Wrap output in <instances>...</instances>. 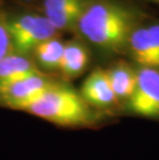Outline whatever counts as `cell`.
I'll return each instance as SVG.
<instances>
[{"instance_id": "6da1fadb", "label": "cell", "mask_w": 159, "mask_h": 160, "mask_svg": "<svg viewBox=\"0 0 159 160\" xmlns=\"http://www.w3.org/2000/svg\"><path fill=\"white\" fill-rule=\"evenodd\" d=\"M135 18L128 9L111 2H97L86 6L77 23L88 42L109 51L127 47L133 31Z\"/></svg>"}, {"instance_id": "7a4b0ae2", "label": "cell", "mask_w": 159, "mask_h": 160, "mask_svg": "<svg viewBox=\"0 0 159 160\" xmlns=\"http://www.w3.org/2000/svg\"><path fill=\"white\" fill-rule=\"evenodd\" d=\"M25 112L62 126H85L94 119L82 95L68 86L54 83Z\"/></svg>"}, {"instance_id": "3957f363", "label": "cell", "mask_w": 159, "mask_h": 160, "mask_svg": "<svg viewBox=\"0 0 159 160\" xmlns=\"http://www.w3.org/2000/svg\"><path fill=\"white\" fill-rule=\"evenodd\" d=\"M12 45L21 54L34 51L40 43L54 38L57 30L45 16L25 15L7 26Z\"/></svg>"}, {"instance_id": "277c9868", "label": "cell", "mask_w": 159, "mask_h": 160, "mask_svg": "<svg viewBox=\"0 0 159 160\" xmlns=\"http://www.w3.org/2000/svg\"><path fill=\"white\" fill-rule=\"evenodd\" d=\"M127 108L142 117L159 119V70L140 67L137 70V84L127 100Z\"/></svg>"}, {"instance_id": "5b68a950", "label": "cell", "mask_w": 159, "mask_h": 160, "mask_svg": "<svg viewBox=\"0 0 159 160\" xmlns=\"http://www.w3.org/2000/svg\"><path fill=\"white\" fill-rule=\"evenodd\" d=\"M127 48L141 67L159 70V23L135 27Z\"/></svg>"}, {"instance_id": "8992f818", "label": "cell", "mask_w": 159, "mask_h": 160, "mask_svg": "<svg viewBox=\"0 0 159 160\" xmlns=\"http://www.w3.org/2000/svg\"><path fill=\"white\" fill-rule=\"evenodd\" d=\"M52 85L42 73L35 74L0 90V100L12 108L25 111Z\"/></svg>"}, {"instance_id": "52a82bcc", "label": "cell", "mask_w": 159, "mask_h": 160, "mask_svg": "<svg viewBox=\"0 0 159 160\" xmlns=\"http://www.w3.org/2000/svg\"><path fill=\"white\" fill-rule=\"evenodd\" d=\"M81 95L88 104L97 108H107L118 101L111 87L107 71L96 69L84 81Z\"/></svg>"}, {"instance_id": "ba28073f", "label": "cell", "mask_w": 159, "mask_h": 160, "mask_svg": "<svg viewBox=\"0 0 159 160\" xmlns=\"http://www.w3.org/2000/svg\"><path fill=\"white\" fill-rule=\"evenodd\" d=\"M45 17L56 30L77 24L86 5L84 0H45Z\"/></svg>"}, {"instance_id": "9c48e42d", "label": "cell", "mask_w": 159, "mask_h": 160, "mask_svg": "<svg viewBox=\"0 0 159 160\" xmlns=\"http://www.w3.org/2000/svg\"><path fill=\"white\" fill-rule=\"evenodd\" d=\"M39 73L36 67L24 56L9 54L0 60V90Z\"/></svg>"}, {"instance_id": "30bf717a", "label": "cell", "mask_w": 159, "mask_h": 160, "mask_svg": "<svg viewBox=\"0 0 159 160\" xmlns=\"http://www.w3.org/2000/svg\"><path fill=\"white\" fill-rule=\"evenodd\" d=\"M106 71L117 99H129L137 84V71L126 63H118Z\"/></svg>"}, {"instance_id": "8fae6325", "label": "cell", "mask_w": 159, "mask_h": 160, "mask_svg": "<svg viewBox=\"0 0 159 160\" xmlns=\"http://www.w3.org/2000/svg\"><path fill=\"white\" fill-rule=\"evenodd\" d=\"M89 63V54L86 48L80 42H72L64 45L59 68L65 77L76 78L80 76Z\"/></svg>"}, {"instance_id": "7c38bea8", "label": "cell", "mask_w": 159, "mask_h": 160, "mask_svg": "<svg viewBox=\"0 0 159 160\" xmlns=\"http://www.w3.org/2000/svg\"><path fill=\"white\" fill-rule=\"evenodd\" d=\"M64 50V43L56 38H51L47 42L40 43L34 50L38 62L43 67L49 69L59 68L62 54Z\"/></svg>"}, {"instance_id": "4fadbf2b", "label": "cell", "mask_w": 159, "mask_h": 160, "mask_svg": "<svg viewBox=\"0 0 159 160\" xmlns=\"http://www.w3.org/2000/svg\"><path fill=\"white\" fill-rule=\"evenodd\" d=\"M12 42L7 27L0 22V60L9 55Z\"/></svg>"}, {"instance_id": "5bb4252c", "label": "cell", "mask_w": 159, "mask_h": 160, "mask_svg": "<svg viewBox=\"0 0 159 160\" xmlns=\"http://www.w3.org/2000/svg\"><path fill=\"white\" fill-rule=\"evenodd\" d=\"M151 1H154V2H157V3H159V0H151Z\"/></svg>"}]
</instances>
